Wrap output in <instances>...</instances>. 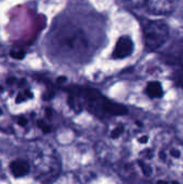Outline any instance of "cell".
I'll return each instance as SVG.
<instances>
[{
  "label": "cell",
  "mask_w": 183,
  "mask_h": 184,
  "mask_svg": "<svg viewBox=\"0 0 183 184\" xmlns=\"http://www.w3.org/2000/svg\"><path fill=\"white\" fill-rule=\"evenodd\" d=\"M55 42L59 53L72 58L86 55L89 48L87 36L83 30L76 27L62 28L57 33Z\"/></svg>",
  "instance_id": "5"
},
{
  "label": "cell",
  "mask_w": 183,
  "mask_h": 184,
  "mask_svg": "<svg viewBox=\"0 0 183 184\" xmlns=\"http://www.w3.org/2000/svg\"><path fill=\"white\" fill-rule=\"evenodd\" d=\"M1 113H2V110H1V108H0V115H1Z\"/></svg>",
  "instance_id": "14"
},
{
  "label": "cell",
  "mask_w": 183,
  "mask_h": 184,
  "mask_svg": "<svg viewBox=\"0 0 183 184\" xmlns=\"http://www.w3.org/2000/svg\"><path fill=\"white\" fill-rule=\"evenodd\" d=\"M33 167L38 180L52 181L60 171V160L51 145L39 143L33 149Z\"/></svg>",
  "instance_id": "4"
},
{
  "label": "cell",
  "mask_w": 183,
  "mask_h": 184,
  "mask_svg": "<svg viewBox=\"0 0 183 184\" xmlns=\"http://www.w3.org/2000/svg\"><path fill=\"white\" fill-rule=\"evenodd\" d=\"M10 55L15 59H23L25 57V53L23 51H17V50H12L10 52Z\"/></svg>",
  "instance_id": "12"
},
{
  "label": "cell",
  "mask_w": 183,
  "mask_h": 184,
  "mask_svg": "<svg viewBox=\"0 0 183 184\" xmlns=\"http://www.w3.org/2000/svg\"><path fill=\"white\" fill-rule=\"evenodd\" d=\"M10 171L14 178H22L31 171V166L27 160L16 159L10 164Z\"/></svg>",
  "instance_id": "10"
},
{
  "label": "cell",
  "mask_w": 183,
  "mask_h": 184,
  "mask_svg": "<svg viewBox=\"0 0 183 184\" xmlns=\"http://www.w3.org/2000/svg\"><path fill=\"white\" fill-rule=\"evenodd\" d=\"M127 4H129L130 7L138 8L143 6L144 3H146V0H124Z\"/></svg>",
  "instance_id": "11"
},
{
  "label": "cell",
  "mask_w": 183,
  "mask_h": 184,
  "mask_svg": "<svg viewBox=\"0 0 183 184\" xmlns=\"http://www.w3.org/2000/svg\"><path fill=\"white\" fill-rule=\"evenodd\" d=\"M144 93L150 99H161L165 95V89L161 82L157 80H153L146 83Z\"/></svg>",
  "instance_id": "9"
},
{
  "label": "cell",
  "mask_w": 183,
  "mask_h": 184,
  "mask_svg": "<svg viewBox=\"0 0 183 184\" xmlns=\"http://www.w3.org/2000/svg\"><path fill=\"white\" fill-rule=\"evenodd\" d=\"M155 164L158 176L163 173H171L175 177L183 174V141L161 130L155 149Z\"/></svg>",
  "instance_id": "2"
},
{
  "label": "cell",
  "mask_w": 183,
  "mask_h": 184,
  "mask_svg": "<svg viewBox=\"0 0 183 184\" xmlns=\"http://www.w3.org/2000/svg\"><path fill=\"white\" fill-rule=\"evenodd\" d=\"M180 66L182 68V73H183V52H182V54H181V56H180ZM182 81H183V75H182ZM182 84H183V82H182Z\"/></svg>",
  "instance_id": "13"
},
{
  "label": "cell",
  "mask_w": 183,
  "mask_h": 184,
  "mask_svg": "<svg viewBox=\"0 0 183 184\" xmlns=\"http://www.w3.org/2000/svg\"><path fill=\"white\" fill-rule=\"evenodd\" d=\"M176 0H146V7L153 14H168L175 7Z\"/></svg>",
  "instance_id": "8"
},
{
  "label": "cell",
  "mask_w": 183,
  "mask_h": 184,
  "mask_svg": "<svg viewBox=\"0 0 183 184\" xmlns=\"http://www.w3.org/2000/svg\"><path fill=\"white\" fill-rule=\"evenodd\" d=\"M134 52V42L132 38L128 36H123L119 38L116 44L114 46L112 57L114 59H124L130 56Z\"/></svg>",
  "instance_id": "7"
},
{
  "label": "cell",
  "mask_w": 183,
  "mask_h": 184,
  "mask_svg": "<svg viewBox=\"0 0 183 184\" xmlns=\"http://www.w3.org/2000/svg\"><path fill=\"white\" fill-rule=\"evenodd\" d=\"M69 103L72 108H77L79 110L85 109L97 116H117L124 115V113L127 112L123 106L110 101L94 89H85L76 91L69 97Z\"/></svg>",
  "instance_id": "3"
},
{
  "label": "cell",
  "mask_w": 183,
  "mask_h": 184,
  "mask_svg": "<svg viewBox=\"0 0 183 184\" xmlns=\"http://www.w3.org/2000/svg\"><path fill=\"white\" fill-rule=\"evenodd\" d=\"M141 126L130 118L117 115L109 123L105 140L98 144L99 153L103 157H115L116 154L126 153L132 136Z\"/></svg>",
  "instance_id": "1"
},
{
  "label": "cell",
  "mask_w": 183,
  "mask_h": 184,
  "mask_svg": "<svg viewBox=\"0 0 183 184\" xmlns=\"http://www.w3.org/2000/svg\"><path fill=\"white\" fill-rule=\"evenodd\" d=\"M142 33L146 46L155 51L168 40L169 26L163 19H146L142 24Z\"/></svg>",
  "instance_id": "6"
}]
</instances>
